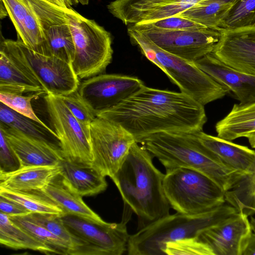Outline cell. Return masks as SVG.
I'll list each match as a JSON object with an SVG mask.
<instances>
[{
  "label": "cell",
  "instance_id": "cell-1",
  "mask_svg": "<svg viewBox=\"0 0 255 255\" xmlns=\"http://www.w3.org/2000/svg\"><path fill=\"white\" fill-rule=\"evenodd\" d=\"M96 117L118 123L137 143L161 132L202 131L207 120L204 106L186 94L145 85L116 107Z\"/></svg>",
  "mask_w": 255,
  "mask_h": 255
},
{
  "label": "cell",
  "instance_id": "cell-2",
  "mask_svg": "<svg viewBox=\"0 0 255 255\" xmlns=\"http://www.w3.org/2000/svg\"><path fill=\"white\" fill-rule=\"evenodd\" d=\"M152 157L135 142L112 179L125 204L147 224L169 215L170 207L163 189L165 174L154 166Z\"/></svg>",
  "mask_w": 255,
  "mask_h": 255
},
{
  "label": "cell",
  "instance_id": "cell-3",
  "mask_svg": "<svg viewBox=\"0 0 255 255\" xmlns=\"http://www.w3.org/2000/svg\"><path fill=\"white\" fill-rule=\"evenodd\" d=\"M140 143L166 169L185 167L197 170L210 178L225 192L243 176L224 165L195 132H161Z\"/></svg>",
  "mask_w": 255,
  "mask_h": 255
},
{
  "label": "cell",
  "instance_id": "cell-4",
  "mask_svg": "<svg viewBox=\"0 0 255 255\" xmlns=\"http://www.w3.org/2000/svg\"><path fill=\"white\" fill-rule=\"evenodd\" d=\"M237 212L231 205L224 204L197 214L177 212L169 214L145 225L130 235L127 248L128 255H164L167 243L197 237L205 230Z\"/></svg>",
  "mask_w": 255,
  "mask_h": 255
},
{
  "label": "cell",
  "instance_id": "cell-5",
  "mask_svg": "<svg viewBox=\"0 0 255 255\" xmlns=\"http://www.w3.org/2000/svg\"><path fill=\"white\" fill-rule=\"evenodd\" d=\"M128 34L131 43L138 47L150 62L161 70L179 88L203 106L224 97L229 91L190 62L158 47L144 34L130 26Z\"/></svg>",
  "mask_w": 255,
  "mask_h": 255
},
{
  "label": "cell",
  "instance_id": "cell-6",
  "mask_svg": "<svg viewBox=\"0 0 255 255\" xmlns=\"http://www.w3.org/2000/svg\"><path fill=\"white\" fill-rule=\"evenodd\" d=\"M163 186L170 207L177 212L202 213L226 202L225 191L215 182L190 168L166 169Z\"/></svg>",
  "mask_w": 255,
  "mask_h": 255
},
{
  "label": "cell",
  "instance_id": "cell-7",
  "mask_svg": "<svg viewBox=\"0 0 255 255\" xmlns=\"http://www.w3.org/2000/svg\"><path fill=\"white\" fill-rule=\"evenodd\" d=\"M67 15L75 44L72 65L76 74L83 79L103 74L113 57L111 33L72 8L69 9Z\"/></svg>",
  "mask_w": 255,
  "mask_h": 255
},
{
  "label": "cell",
  "instance_id": "cell-8",
  "mask_svg": "<svg viewBox=\"0 0 255 255\" xmlns=\"http://www.w3.org/2000/svg\"><path fill=\"white\" fill-rule=\"evenodd\" d=\"M125 205L123 220L119 223H99L71 214L61 216L74 239L69 255H122L127 251L130 235L127 224L131 210Z\"/></svg>",
  "mask_w": 255,
  "mask_h": 255
},
{
  "label": "cell",
  "instance_id": "cell-9",
  "mask_svg": "<svg viewBox=\"0 0 255 255\" xmlns=\"http://www.w3.org/2000/svg\"><path fill=\"white\" fill-rule=\"evenodd\" d=\"M21 41L29 48L43 54L46 33L52 25L68 23L69 8L48 0H0Z\"/></svg>",
  "mask_w": 255,
  "mask_h": 255
},
{
  "label": "cell",
  "instance_id": "cell-10",
  "mask_svg": "<svg viewBox=\"0 0 255 255\" xmlns=\"http://www.w3.org/2000/svg\"><path fill=\"white\" fill-rule=\"evenodd\" d=\"M0 44L18 59L46 94L61 96L78 90L79 78L72 64L36 52L18 40L4 39Z\"/></svg>",
  "mask_w": 255,
  "mask_h": 255
},
{
  "label": "cell",
  "instance_id": "cell-11",
  "mask_svg": "<svg viewBox=\"0 0 255 255\" xmlns=\"http://www.w3.org/2000/svg\"><path fill=\"white\" fill-rule=\"evenodd\" d=\"M44 99L63 158L76 163L91 165L93 154L90 129L76 119L60 96L48 93Z\"/></svg>",
  "mask_w": 255,
  "mask_h": 255
},
{
  "label": "cell",
  "instance_id": "cell-12",
  "mask_svg": "<svg viewBox=\"0 0 255 255\" xmlns=\"http://www.w3.org/2000/svg\"><path fill=\"white\" fill-rule=\"evenodd\" d=\"M92 167L112 179L119 170L132 145V135L121 125L96 117L90 125Z\"/></svg>",
  "mask_w": 255,
  "mask_h": 255
},
{
  "label": "cell",
  "instance_id": "cell-13",
  "mask_svg": "<svg viewBox=\"0 0 255 255\" xmlns=\"http://www.w3.org/2000/svg\"><path fill=\"white\" fill-rule=\"evenodd\" d=\"M146 35L162 50L190 62L212 53L219 42L222 30L204 27L196 29L165 30L130 25Z\"/></svg>",
  "mask_w": 255,
  "mask_h": 255
},
{
  "label": "cell",
  "instance_id": "cell-14",
  "mask_svg": "<svg viewBox=\"0 0 255 255\" xmlns=\"http://www.w3.org/2000/svg\"><path fill=\"white\" fill-rule=\"evenodd\" d=\"M144 85L143 82L135 77L101 74L80 83L78 91L96 116L116 107Z\"/></svg>",
  "mask_w": 255,
  "mask_h": 255
},
{
  "label": "cell",
  "instance_id": "cell-15",
  "mask_svg": "<svg viewBox=\"0 0 255 255\" xmlns=\"http://www.w3.org/2000/svg\"><path fill=\"white\" fill-rule=\"evenodd\" d=\"M252 233L248 216L238 212L197 237L214 255H243Z\"/></svg>",
  "mask_w": 255,
  "mask_h": 255
},
{
  "label": "cell",
  "instance_id": "cell-16",
  "mask_svg": "<svg viewBox=\"0 0 255 255\" xmlns=\"http://www.w3.org/2000/svg\"><path fill=\"white\" fill-rule=\"evenodd\" d=\"M212 53L226 65L255 76V27L222 30Z\"/></svg>",
  "mask_w": 255,
  "mask_h": 255
},
{
  "label": "cell",
  "instance_id": "cell-17",
  "mask_svg": "<svg viewBox=\"0 0 255 255\" xmlns=\"http://www.w3.org/2000/svg\"><path fill=\"white\" fill-rule=\"evenodd\" d=\"M0 131L15 155L19 167L58 165L63 159L59 145L26 134L0 123Z\"/></svg>",
  "mask_w": 255,
  "mask_h": 255
},
{
  "label": "cell",
  "instance_id": "cell-18",
  "mask_svg": "<svg viewBox=\"0 0 255 255\" xmlns=\"http://www.w3.org/2000/svg\"><path fill=\"white\" fill-rule=\"evenodd\" d=\"M219 84L231 91L240 104L255 102V76L233 69L211 53L192 62Z\"/></svg>",
  "mask_w": 255,
  "mask_h": 255
},
{
  "label": "cell",
  "instance_id": "cell-19",
  "mask_svg": "<svg viewBox=\"0 0 255 255\" xmlns=\"http://www.w3.org/2000/svg\"><path fill=\"white\" fill-rule=\"evenodd\" d=\"M200 141L229 169L245 175L255 171V150L202 130L195 132Z\"/></svg>",
  "mask_w": 255,
  "mask_h": 255
},
{
  "label": "cell",
  "instance_id": "cell-20",
  "mask_svg": "<svg viewBox=\"0 0 255 255\" xmlns=\"http://www.w3.org/2000/svg\"><path fill=\"white\" fill-rule=\"evenodd\" d=\"M45 93L22 64L5 46L0 45V93L21 95Z\"/></svg>",
  "mask_w": 255,
  "mask_h": 255
},
{
  "label": "cell",
  "instance_id": "cell-21",
  "mask_svg": "<svg viewBox=\"0 0 255 255\" xmlns=\"http://www.w3.org/2000/svg\"><path fill=\"white\" fill-rule=\"evenodd\" d=\"M58 166L65 182L82 197L97 195L107 187L106 177L92 165L78 164L63 158Z\"/></svg>",
  "mask_w": 255,
  "mask_h": 255
},
{
  "label": "cell",
  "instance_id": "cell-22",
  "mask_svg": "<svg viewBox=\"0 0 255 255\" xmlns=\"http://www.w3.org/2000/svg\"><path fill=\"white\" fill-rule=\"evenodd\" d=\"M59 173L58 165L19 167L11 172H0V186L18 191L42 190Z\"/></svg>",
  "mask_w": 255,
  "mask_h": 255
},
{
  "label": "cell",
  "instance_id": "cell-23",
  "mask_svg": "<svg viewBox=\"0 0 255 255\" xmlns=\"http://www.w3.org/2000/svg\"><path fill=\"white\" fill-rule=\"evenodd\" d=\"M41 190L61 207L64 215H73L99 223L106 222L68 185L60 173Z\"/></svg>",
  "mask_w": 255,
  "mask_h": 255
},
{
  "label": "cell",
  "instance_id": "cell-24",
  "mask_svg": "<svg viewBox=\"0 0 255 255\" xmlns=\"http://www.w3.org/2000/svg\"><path fill=\"white\" fill-rule=\"evenodd\" d=\"M217 136L232 141L247 137L255 132V102L235 104L232 110L215 126Z\"/></svg>",
  "mask_w": 255,
  "mask_h": 255
},
{
  "label": "cell",
  "instance_id": "cell-25",
  "mask_svg": "<svg viewBox=\"0 0 255 255\" xmlns=\"http://www.w3.org/2000/svg\"><path fill=\"white\" fill-rule=\"evenodd\" d=\"M0 243L14 250H31L45 254H56L54 250L40 242L0 213Z\"/></svg>",
  "mask_w": 255,
  "mask_h": 255
},
{
  "label": "cell",
  "instance_id": "cell-26",
  "mask_svg": "<svg viewBox=\"0 0 255 255\" xmlns=\"http://www.w3.org/2000/svg\"><path fill=\"white\" fill-rule=\"evenodd\" d=\"M236 0H203L177 15L203 26L219 29L223 19Z\"/></svg>",
  "mask_w": 255,
  "mask_h": 255
},
{
  "label": "cell",
  "instance_id": "cell-27",
  "mask_svg": "<svg viewBox=\"0 0 255 255\" xmlns=\"http://www.w3.org/2000/svg\"><path fill=\"white\" fill-rule=\"evenodd\" d=\"M0 196L21 205L31 213L63 216V210L41 190L18 191L0 186Z\"/></svg>",
  "mask_w": 255,
  "mask_h": 255
},
{
  "label": "cell",
  "instance_id": "cell-28",
  "mask_svg": "<svg viewBox=\"0 0 255 255\" xmlns=\"http://www.w3.org/2000/svg\"><path fill=\"white\" fill-rule=\"evenodd\" d=\"M75 52V44L68 23L53 25L47 29L43 55L54 56L72 64Z\"/></svg>",
  "mask_w": 255,
  "mask_h": 255
},
{
  "label": "cell",
  "instance_id": "cell-29",
  "mask_svg": "<svg viewBox=\"0 0 255 255\" xmlns=\"http://www.w3.org/2000/svg\"><path fill=\"white\" fill-rule=\"evenodd\" d=\"M226 202L248 216L255 214V171L242 176L225 192Z\"/></svg>",
  "mask_w": 255,
  "mask_h": 255
},
{
  "label": "cell",
  "instance_id": "cell-30",
  "mask_svg": "<svg viewBox=\"0 0 255 255\" xmlns=\"http://www.w3.org/2000/svg\"><path fill=\"white\" fill-rule=\"evenodd\" d=\"M0 123L26 134L59 145L53 141V137L57 138L45 127L29 118L14 111L0 102Z\"/></svg>",
  "mask_w": 255,
  "mask_h": 255
},
{
  "label": "cell",
  "instance_id": "cell-31",
  "mask_svg": "<svg viewBox=\"0 0 255 255\" xmlns=\"http://www.w3.org/2000/svg\"><path fill=\"white\" fill-rule=\"evenodd\" d=\"M8 217L14 223L24 230L37 240L54 250L56 254L69 255L70 245L61 238L33 221L29 217L28 214Z\"/></svg>",
  "mask_w": 255,
  "mask_h": 255
},
{
  "label": "cell",
  "instance_id": "cell-32",
  "mask_svg": "<svg viewBox=\"0 0 255 255\" xmlns=\"http://www.w3.org/2000/svg\"><path fill=\"white\" fill-rule=\"evenodd\" d=\"M255 27V0H236L219 29L233 30Z\"/></svg>",
  "mask_w": 255,
  "mask_h": 255
},
{
  "label": "cell",
  "instance_id": "cell-33",
  "mask_svg": "<svg viewBox=\"0 0 255 255\" xmlns=\"http://www.w3.org/2000/svg\"><path fill=\"white\" fill-rule=\"evenodd\" d=\"M203 0H172L164 4L159 5L141 12L128 22L127 26L141 22L158 20L178 14L194 6Z\"/></svg>",
  "mask_w": 255,
  "mask_h": 255
},
{
  "label": "cell",
  "instance_id": "cell-34",
  "mask_svg": "<svg viewBox=\"0 0 255 255\" xmlns=\"http://www.w3.org/2000/svg\"><path fill=\"white\" fill-rule=\"evenodd\" d=\"M172 0H115L107 6L109 12L125 25L137 14Z\"/></svg>",
  "mask_w": 255,
  "mask_h": 255
},
{
  "label": "cell",
  "instance_id": "cell-35",
  "mask_svg": "<svg viewBox=\"0 0 255 255\" xmlns=\"http://www.w3.org/2000/svg\"><path fill=\"white\" fill-rule=\"evenodd\" d=\"M41 93H35L28 96L20 95L0 93V102L14 111L25 116L45 127L57 139L54 130L48 127L36 115L32 108L31 101Z\"/></svg>",
  "mask_w": 255,
  "mask_h": 255
},
{
  "label": "cell",
  "instance_id": "cell-36",
  "mask_svg": "<svg viewBox=\"0 0 255 255\" xmlns=\"http://www.w3.org/2000/svg\"><path fill=\"white\" fill-rule=\"evenodd\" d=\"M28 216L33 221L66 241L70 246L69 255L70 252L74 247V239L66 227L61 216L37 213H31L28 214Z\"/></svg>",
  "mask_w": 255,
  "mask_h": 255
},
{
  "label": "cell",
  "instance_id": "cell-37",
  "mask_svg": "<svg viewBox=\"0 0 255 255\" xmlns=\"http://www.w3.org/2000/svg\"><path fill=\"white\" fill-rule=\"evenodd\" d=\"M164 253L167 255H214L208 246L198 237L168 242L166 244Z\"/></svg>",
  "mask_w": 255,
  "mask_h": 255
},
{
  "label": "cell",
  "instance_id": "cell-38",
  "mask_svg": "<svg viewBox=\"0 0 255 255\" xmlns=\"http://www.w3.org/2000/svg\"><path fill=\"white\" fill-rule=\"evenodd\" d=\"M60 97L81 124L90 129V125L96 116L82 98L78 90Z\"/></svg>",
  "mask_w": 255,
  "mask_h": 255
},
{
  "label": "cell",
  "instance_id": "cell-39",
  "mask_svg": "<svg viewBox=\"0 0 255 255\" xmlns=\"http://www.w3.org/2000/svg\"><path fill=\"white\" fill-rule=\"evenodd\" d=\"M136 24H139L147 27L165 30L196 29L206 27L197 22L178 15Z\"/></svg>",
  "mask_w": 255,
  "mask_h": 255
},
{
  "label": "cell",
  "instance_id": "cell-40",
  "mask_svg": "<svg viewBox=\"0 0 255 255\" xmlns=\"http://www.w3.org/2000/svg\"><path fill=\"white\" fill-rule=\"evenodd\" d=\"M0 172H8L15 170L19 168V163L0 131Z\"/></svg>",
  "mask_w": 255,
  "mask_h": 255
},
{
  "label": "cell",
  "instance_id": "cell-41",
  "mask_svg": "<svg viewBox=\"0 0 255 255\" xmlns=\"http://www.w3.org/2000/svg\"><path fill=\"white\" fill-rule=\"evenodd\" d=\"M0 211L8 216H23L31 213L16 202L0 196Z\"/></svg>",
  "mask_w": 255,
  "mask_h": 255
},
{
  "label": "cell",
  "instance_id": "cell-42",
  "mask_svg": "<svg viewBox=\"0 0 255 255\" xmlns=\"http://www.w3.org/2000/svg\"><path fill=\"white\" fill-rule=\"evenodd\" d=\"M243 255H255V234L252 233Z\"/></svg>",
  "mask_w": 255,
  "mask_h": 255
},
{
  "label": "cell",
  "instance_id": "cell-43",
  "mask_svg": "<svg viewBox=\"0 0 255 255\" xmlns=\"http://www.w3.org/2000/svg\"><path fill=\"white\" fill-rule=\"evenodd\" d=\"M59 6L70 8L74 4L78 3V0H48Z\"/></svg>",
  "mask_w": 255,
  "mask_h": 255
},
{
  "label": "cell",
  "instance_id": "cell-44",
  "mask_svg": "<svg viewBox=\"0 0 255 255\" xmlns=\"http://www.w3.org/2000/svg\"><path fill=\"white\" fill-rule=\"evenodd\" d=\"M247 138H248L251 146L253 148H255V132L249 135Z\"/></svg>",
  "mask_w": 255,
  "mask_h": 255
},
{
  "label": "cell",
  "instance_id": "cell-45",
  "mask_svg": "<svg viewBox=\"0 0 255 255\" xmlns=\"http://www.w3.org/2000/svg\"><path fill=\"white\" fill-rule=\"evenodd\" d=\"M250 223L252 232L254 234H255V218L253 217H251Z\"/></svg>",
  "mask_w": 255,
  "mask_h": 255
},
{
  "label": "cell",
  "instance_id": "cell-46",
  "mask_svg": "<svg viewBox=\"0 0 255 255\" xmlns=\"http://www.w3.org/2000/svg\"><path fill=\"white\" fill-rule=\"evenodd\" d=\"M78 2L84 5L88 3V0H78Z\"/></svg>",
  "mask_w": 255,
  "mask_h": 255
}]
</instances>
